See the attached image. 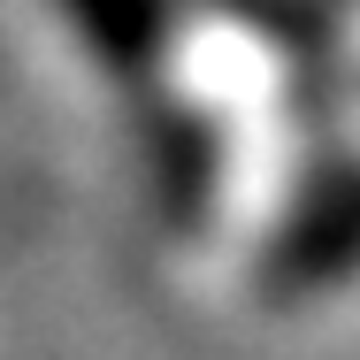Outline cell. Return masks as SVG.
Segmentation results:
<instances>
[{"label": "cell", "mask_w": 360, "mask_h": 360, "mask_svg": "<svg viewBox=\"0 0 360 360\" xmlns=\"http://www.w3.org/2000/svg\"><path fill=\"white\" fill-rule=\"evenodd\" d=\"M360 269V161H322L269 238V284L322 291Z\"/></svg>", "instance_id": "1"}, {"label": "cell", "mask_w": 360, "mask_h": 360, "mask_svg": "<svg viewBox=\"0 0 360 360\" xmlns=\"http://www.w3.org/2000/svg\"><path fill=\"white\" fill-rule=\"evenodd\" d=\"M70 39L92 54V70H108L131 92H153V77L176 46V0H46Z\"/></svg>", "instance_id": "2"}, {"label": "cell", "mask_w": 360, "mask_h": 360, "mask_svg": "<svg viewBox=\"0 0 360 360\" xmlns=\"http://www.w3.org/2000/svg\"><path fill=\"white\" fill-rule=\"evenodd\" d=\"M146 176H153V200L169 215H200L207 192H215V123L184 100H146Z\"/></svg>", "instance_id": "3"}]
</instances>
